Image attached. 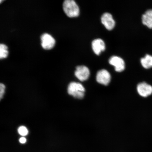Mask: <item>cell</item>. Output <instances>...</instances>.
<instances>
[{"mask_svg":"<svg viewBox=\"0 0 152 152\" xmlns=\"http://www.w3.org/2000/svg\"><path fill=\"white\" fill-rule=\"evenodd\" d=\"M63 8L66 14L69 18L77 17L79 15L78 6L73 0H66L63 4Z\"/></svg>","mask_w":152,"mask_h":152,"instance_id":"cell-1","label":"cell"},{"mask_svg":"<svg viewBox=\"0 0 152 152\" xmlns=\"http://www.w3.org/2000/svg\"><path fill=\"white\" fill-rule=\"evenodd\" d=\"M85 91L84 87L80 83L73 82L70 83L68 86V94L79 99H81L83 98Z\"/></svg>","mask_w":152,"mask_h":152,"instance_id":"cell-2","label":"cell"},{"mask_svg":"<svg viewBox=\"0 0 152 152\" xmlns=\"http://www.w3.org/2000/svg\"><path fill=\"white\" fill-rule=\"evenodd\" d=\"M41 45L43 48L49 50L53 48L56 43L55 39L48 34L44 33L41 37Z\"/></svg>","mask_w":152,"mask_h":152,"instance_id":"cell-3","label":"cell"},{"mask_svg":"<svg viewBox=\"0 0 152 152\" xmlns=\"http://www.w3.org/2000/svg\"><path fill=\"white\" fill-rule=\"evenodd\" d=\"M76 77L80 81L87 80L90 75V72L88 68L84 66H78L75 72Z\"/></svg>","mask_w":152,"mask_h":152,"instance_id":"cell-4","label":"cell"},{"mask_svg":"<svg viewBox=\"0 0 152 152\" xmlns=\"http://www.w3.org/2000/svg\"><path fill=\"white\" fill-rule=\"evenodd\" d=\"M111 79L109 72L105 69L100 70L97 73L96 80L100 84L107 86L109 85Z\"/></svg>","mask_w":152,"mask_h":152,"instance_id":"cell-5","label":"cell"},{"mask_svg":"<svg viewBox=\"0 0 152 152\" xmlns=\"http://www.w3.org/2000/svg\"><path fill=\"white\" fill-rule=\"evenodd\" d=\"M110 64L115 66L116 71L119 72H122L124 70L125 64L124 61L120 57L113 56L109 60Z\"/></svg>","mask_w":152,"mask_h":152,"instance_id":"cell-6","label":"cell"},{"mask_svg":"<svg viewBox=\"0 0 152 152\" xmlns=\"http://www.w3.org/2000/svg\"><path fill=\"white\" fill-rule=\"evenodd\" d=\"M137 91L140 96L147 97L152 94V86L145 82L140 83L137 85Z\"/></svg>","mask_w":152,"mask_h":152,"instance_id":"cell-7","label":"cell"},{"mask_svg":"<svg viewBox=\"0 0 152 152\" xmlns=\"http://www.w3.org/2000/svg\"><path fill=\"white\" fill-rule=\"evenodd\" d=\"M101 21L105 28L109 30L113 29L115 26V21L112 15L109 13H105L102 15Z\"/></svg>","mask_w":152,"mask_h":152,"instance_id":"cell-8","label":"cell"},{"mask_svg":"<svg viewBox=\"0 0 152 152\" xmlns=\"http://www.w3.org/2000/svg\"><path fill=\"white\" fill-rule=\"evenodd\" d=\"M92 48L94 53L97 55H99L101 52L105 50V45L102 39H96L93 41L92 43Z\"/></svg>","mask_w":152,"mask_h":152,"instance_id":"cell-9","label":"cell"},{"mask_svg":"<svg viewBox=\"0 0 152 152\" xmlns=\"http://www.w3.org/2000/svg\"><path fill=\"white\" fill-rule=\"evenodd\" d=\"M142 21L148 28H152V9L148 10L142 15Z\"/></svg>","mask_w":152,"mask_h":152,"instance_id":"cell-10","label":"cell"},{"mask_svg":"<svg viewBox=\"0 0 152 152\" xmlns=\"http://www.w3.org/2000/svg\"><path fill=\"white\" fill-rule=\"evenodd\" d=\"M140 61L142 66L146 69L152 67V56L151 55H146L141 59Z\"/></svg>","mask_w":152,"mask_h":152,"instance_id":"cell-11","label":"cell"},{"mask_svg":"<svg viewBox=\"0 0 152 152\" xmlns=\"http://www.w3.org/2000/svg\"><path fill=\"white\" fill-rule=\"evenodd\" d=\"M8 54L7 47L4 44L0 45V58L1 59L7 58Z\"/></svg>","mask_w":152,"mask_h":152,"instance_id":"cell-12","label":"cell"},{"mask_svg":"<svg viewBox=\"0 0 152 152\" xmlns=\"http://www.w3.org/2000/svg\"><path fill=\"white\" fill-rule=\"evenodd\" d=\"M18 131L19 134L23 136H26L28 134L27 129L24 126H21L19 127Z\"/></svg>","mask_w":152,"mask_h":152,"instance_id":"cell-13","label":"cell"},{"mask_svg":"<svg viewBox=\"0 0 152 152\" xmlns=\"http://www.w3.org/2000/svg\"><path fill=\"white\" fill-rule=\"evenodd\" d=\"M5 86L4 84L1 83L0 84V98L1 99L3 98L5 94Z\"/></svg>","mask_w":152,"mask_h":152,"instance_id":"cell-14","label":"cell"},{"mask_svg":"<svg viewBox=\"0 0 152 152\" xmlns=\"http://www.w3.org/2000/svg\"><path fill=\"white\" fill-rule=\"evenodd\" d=\"M19 142L20 143L24 144L26 143V138L24 137H22L20 138L19 139Z\"/></svg>","mask_w":152,"mask_h":152,"instance_id":"cell-15","label":"cell"}]
</instances>
